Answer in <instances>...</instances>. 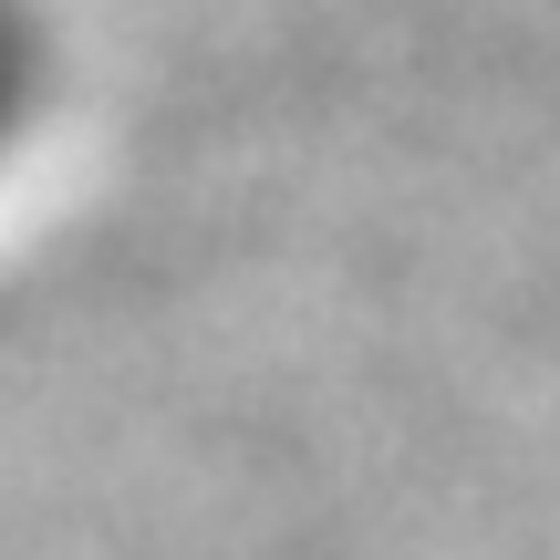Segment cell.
<instances>
[{"label":"cell","instance_id":"6da1fadb","mask_svg":"<svg viewBox=\"0 0 560 560\" xmlns=\"http://www.w3.org/2000/svg\"><path fill=\"white\" fill-rule=\"evenodd\" d=\"M21 62H32V52H21L11 21H0V166H11V136L32 125V73H21Z\"/></svg>","mask_w":560,"mask_h":560}]
</instances>
